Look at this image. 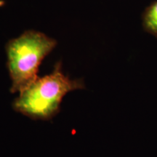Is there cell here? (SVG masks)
<instances>
[{"mask_svg":"<svg viewBox=\"0 0 157 157\" xmlns=\"http://www.w3.org/2000/svg\"><path fill=\"white\" fill-rule=\"evenodd\" d=\"M84 88L82 79H71L65 75L61 63L58 62L52 73L38 77L21 92L13 107L15 111L32 119L48 120L58 113L66 94Z\"/></svg>","mask_w":157,"mask_h":157,"instance_id":"6da1fadb","label":"cell"},{"mask_svg":"<svg viewBox=\"0 0 157 157\" xmlns=\"http://www.w3.org/2000/svg\"><path fill=\"white\" fill-rule=\"evenodd\" d=\"M56 45V39L34 30L25 31L7 43V65L12 93H20L38 78L41 63Z\"/></svg>","mask_w":157,"mask_h":157,"instance_id":"7a4b0ae2","label":"cell"},{"mask_svg":"<svg viewBox=\"0 0 157 157\" xmlns=\"http://www.w3.org/2000/svg\"><path fill=\"white\" fill-rule=\"evenodd\" d=\"M143 25L147 32L157 37V2L145 10L143 15Z\"/></svg>","mask_w":157,"mask_h":157,"instance_id":"3957f363","label":"cell"}]
</instances>
